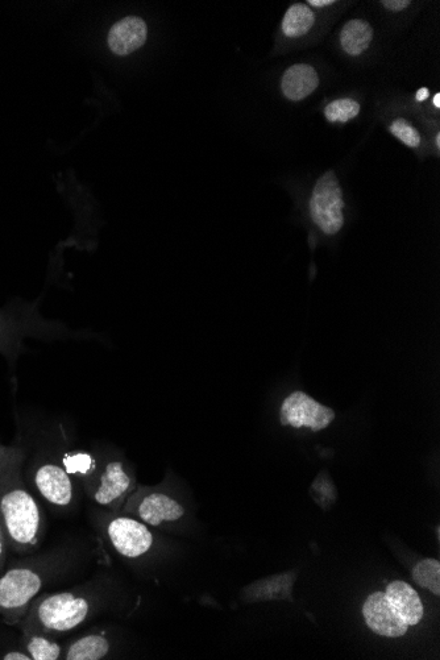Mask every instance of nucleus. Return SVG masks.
Masks as SVG:
<instances>
[{"instance_id": "nucleus-20", "label": "nucleus", "mask_w": 440, "mask_h": 660, "mask_svg": "<svg viewBox=\"0 0 440 660\" xmlns=\"http://www.w3.org/2000/svg\"><path fill=\"white\" fill-rule=\"evenodd\" d=\"M360 114V105L354 99H338L331 102L325 109L327 120L331 123L342 122L356 118Z\"/></svg>"}, {"instance_id": "nucleus-22", "label": "nucleus", "mask_w": 440, "mask_h": 660, "mask_svg": "<svg viewBox=\"0 0 440 660\" xmlns=\"http://www.w3.org/2000/svg\"><path fill=\"white\" fill-rule=\"evenodd\" d=\"M24 456L22 448L0 444V480L12 468L23 466Z\"/></svg>"}, {"instance_id": "nucleus-26", "label": "nucleus", "mask_w": 440, "mask_h": 660, "mask_svg": "<svg viewBox=\"0 0 440 660\" xmlns=\"http://www.w3.org/2000/svg\"><path fill=\"white\" fill-rule=\"evenodd\" d=\"M430 91L427 89V87H422V89H419L417 91V95H415V99H417L418 102H423L426 101L427 98H429Z\"/></svg>"}, {"instance_id": "nucleus-10", "label": "nucleus", "mask_w": 440, "mask_h": 660, "mask_svg": "<svg viewBox=\"0 0 440 660\" xmlns=\"http://www.w3.org/2000/svg\"><path fill=\"white\" fill-rule=\"evenodd\" d=\"M336 414L329 406L322 405L309 394L297 390L282 402L280 422L294 429H309L318 433L334 422Z\"/></svg>"}, {"instance_id": "nucleus-8", "label": "nucleus", "mask_w": 440, "mask_h": 660, "mask_svg": "<svg viewBox=\"0 0 440 660\" xmlns=\"http://www.w3.org/2000/svg\"><path fill=\"white\" fill-rule=\"evenodd\" d=\"M343 190L334 172H327L315 184L309 209L311 219L326 235H336L344 226Z\"/></svg>"}, {"instance_id": "nucleus-27", "label": "nucleus", "mask_w": 440, "mask_h": 660, "mask_svg": "<svg viewBox=\"0 0 440 660\" xmlns=\"http://www.w3.org/2000/svg\"><path fill=\"white\" fill-rule=\"evenodd\" d=\"M334 0H309L307 4H311V6L314 7H326V6H331V4H334Z\"/></svg>"}, {"instance_id": "nucleus-19", "label": "nucleus", "mask_w": 440, "mask_h": 660, "mask_svg": "<svg viewBox=\"0 0 440 660\" xmlns=\"http://www.w3.org/2000/svg\"><path fill=\"white\" fill-rule=\"evenodd\" d=\"M412 576L419 587L440 596V563L437 559H423L415 564Z\"/></svg>"}, {"instance_id": "nucleus-21", "label": "nucleus", "mask_w": 440, "mask_h": 660, "mask_svg": "<svg viewBox=\"0 0 440 660\" xmlns=\"http://www.w3.org/2000/svg\"><path fill=\"white\" fill-rule=\"evenodd\" d=\"M390 132L396 136L401 143L408 145L410 148H417L421 145V135L415 128L405 119L394 120L390 126Z\"/></svg>"}, {"instance_id": "nucleus-23", "label": "nucleus", "mask_w": 440, "mask_h": 660, "mask_svg": "<svg viewBox=\"0 0 440 660\" xmlns=\"http://www.w3.org/2000/svg\"><path fill=\"white\" fill-rule=\"evenodd\" d=\"M8 552H10V546H8L6 533H4L2 523H0V576L6 571Z\"/></svg>"}, {"instance_id": "nucleus-18", "label": "nucleus", "mask_w": 440, "mask_h": 660, "mask_svg": "<svg viewBox=\"0 0 440 660\" xmlns=\"http://www.w3.org/2000/svg\"><path fill=\"white\" fill-rule=\"evenodd\" d=\"M315 23L314 12L306 4H293L282 19V31L288 37L306 35Z\"/></svg>"}, {"instance_id": "nucleus-11", "label": "nucleus", "mask_w": 440, "mask_h": 660, "mask_svg": "<svg viewBox=\"0 0 440 660\" xmlns=\"http://www.w3.org/2000/svg\"><path fill=\"white\" fill-rule=\"evenodd\" d=\"M116 641L103 629H91L65 643L64 660H102L115 657Z\"/></svg>"}, {"instance_id": "nucleus-24", "label": "nucleus", "mask_w": 440, "mask_h": 660, "mask_svg": "<svg viewBox=\"0 0 440 660\" xmlns=\"http://www.w3.org/2000/svg\"><path fill=\"white\" fill-rule=\"evenodd\" d=\"M383 4L386 10L393 12H400L410 6L409 0H384Z\"/></svg>"}, {"instance_id": "nucleus-6", "label": "nucleus", "mask_w": 440, "mask_h": 660, "mask_svg": "<svg viewBox=\"0 0 440 660\" xmlns=\"http://www.w3.org/2000/svg\"><path fill=\"white\" fill-rule=\"evenodd\" d=\"M98 459L97 472L82 491L98 509L120 512L138 488L134 469L114 451L99 452Z\"/></svg>"}, {"instance_id": "nucleus-15", "label": "nucleus", "mask_w": 440, "mask_h": 660, "mask_svg": "<svg viewBox=\"0 0 440 660\" xmlns=\"http://www.w3.org/2000/svg\"><path fill=\"white\" fill-rule=\"evenodd\" d=\"M64 643L53 635L22 632L20 649L26 651L31 660H58L64 655Z\"/></svg>"}, {"instance_id": "nucleus-28", "label": "nucleus", "mask_w": 440, "mask_h": 660, "mask_svg": "<svg viewBox=\"0 0 440 660\" xmlns=\"http://www.w3.org/2000/svg\"><path fill=\"white\" fill-rule=\"evenodd\" d=\"M433 103H434L435 109H440V94L439 93L434 95Z\"/></svg>"}, {"instance_id": "nucleus-7", "label": "nucleus", "mask_w": 440, "mask_h": 660, "mask_svg": "<svg viewBox=\"0 0 440 660\" xmlns=\"http://www.w3.org/2000/svg\"><path fill=\"white\" fill-rule=\"evenodd\" d=\"M120 512L138 518L149 527H164L181 522L188 514L185 505L163 487H138Z\"/></svg>"}, {"instance_id": "nucleus-1", "label": "nucleus", "mask_w": 440, "mask_h": 660, "mask_svg": "<svg viewBox=\"0 0 440 660\" xmlns=\"http://www.w3.org/2000/svg\"><path fill=\"white\" fill-rule=\"evenodd\" d=\"M118 595L116 576L101 572L76 587L41 593L16 626L22 632L43 633L58 638L114 612Z\"/></svg>"}, {"instance_id": "nucleus-4", "label": "nucleus", "mask_w": 440, "mask_h": 660, "mask_svg": "<svg viewBox=\"0 0 440 660\" xmlns=\"http://www.w3.org/2000/svg\"><path fill=\"white\" fill-rule=\"evenodd\" d=\"M425 608L412 585L394 580L385 592H375L363 605L365 624L373 633L386 638L404 637L410 626L422 621Z\"/></svg>"}, {"instance_id": "nucleus-3", "label": "nucleus", "mask_w": 440, "mask_h": 660, "mask_svg": "<svg viewBox=\"0 0 440 660\" xmlns=\"http://www.w3.org/2000/svg\"><path fill=\"white\" fill-rule=\"evenodd\" d=\"M22 467L12 468L0 480V523L10 551L28 555L43 542L45 518L36 498L24 484Z\"/></svg>"}, {"instance_id": "nucleus-16", "label": "nucleus", "mask_w": 440, "mask_h": 660, "mask_svg": "<svg viewBox=\"0 0 440 660\" xmlns=\"http://www.w3.org/2000/svg\"><path fill=\"white\" fill-rule=\"evenodd\" d=\"M373 40L371 24L361 19H352L340 32V44L350 56H360L369 48Z\"/></svg>"}, {"instance_id": "nucleus-13", "label": "nucleus", "mask_w": 440, "mask_h": 660, "mask_svg": "<svg viewBox=\"0 0 440 660\" xmlns=\"http://www.w3.org/2000/svg\"><path fill=\"white\" fill-rule=\"evenodd\" d=\"M319 85V78L313 66L293 65L286 70L281 81L282 93L290 101H302L313 94Z\"/></svg>"}, {"instance_id": "nucleus-17", "label": "nucleus", "mask_w": 440, "mask_h": 660, "mask_svg": "<svg viewBox=\"0 0 440 660\" xmlns=\"http://www.w3.org/2000/svg\"><path fill=\"white\" fill-rule=\"evenodd\" d=\"M31 332V326H24V321L6 317L0 313V352L11 358L18 352L19 342Z\"/></svg>"}, {"instance_id": "nucleus-9", "label": "nucleus", "mask_w": 440, "mask_h": 660, "mask_svg": "<svg viewBox=\"0 0 440 660\" xmlns=\"http://www.w3.org/2000/svg\"><path fill=\"white\" fill-rule=\"evenodd\" d=\"M31 480L39 495L53 508L66 512L76 505L80 485L69 476L61 463L45 460L37 464Z\"/></svg>"}, {"instance_id": "nucleus-12", "label": "nucleus", "mask_w": 440, "mask_h": 660, "mask_svg": "<svg viewBox=\"0 0 440 660\" xmlns=\"http://www.w3.org/2000/svg\"><path fill=\"white\" fill-rule=\"evenodd\" d=\"M147 36L144 20L138 16H127L110 29L109 47L115 55L127 56L143 47Z\"/></svg>"}, {"instance_id": "nucleus-5", "label": "nucleus", "mask_w": 440, "mask_h": 660, "mask_svg": "<svg viewBox=\"0 0 440 660\" xmlns=\"http://www.w3.org/2000/svg\"><path fill=\"white\" fill-rule=\"evenodd\" d=\"M99 537L126 562H139L151 554L156 538L151 527L123 512L97 509L93 514Z\"/></svg>"}, {"instance_id": "nucleus-29", "label": "nucleus", "mask_w": 440, "mask_h": 660, "mask_svg": "<svg viewBox=\"0 0 440 660\" xmlns=\"http://www.w3.org/2000/svg\"><path fill=\"white\" fill-rule=\"evenodd\" d=\"M437 144H438V147H439V145H440V135H438Z\"/></svg>"}, {"instance_id": "nucleus-2", "label": "nucleus", "mask_w": 440, "mask_h": 660, "mask_svg": "<svg viewBox=\"0 0 440 660\" xmlns=\"http://www.w3.org/2000/svg\"><path fill=\"white\" fill-rule=\"evenodd\" d=\"M82 552L74 546L53 549L12 562L0 576V616L16 626L44 588L70 574L80 564Z\"/></svg>"}, {"instance_id": "nucleus-14", "label": "nucleus", "mask_w": 440, "mask_h": 660, "mask_svg": "<svg viewBox=\"0 0 440 660\" xmlns=\"http://www.w3.org/2000/svg\"><path fill=\"white\" fill-rule=\"evenodd\" d=\"M61 466L76 481L80 488L85 487L98 469V454L87 450L65 451L60 458Z\"/></svg>"}, {"instance_id": "nucleus-25", "label": "nucleus", "mask_w": 440, "mask_h": 660, "mask_svg": "<svg viewBox=\"0 0 440 660\" xmlns=\"http://www.w3.org/2000/svg\"><path fill=\"white\" fill-rule=\"evenodd\" d=\"M0 659H3V660H31V658H29V655L26 653V651H23L22 649L14 650V651H8V653L0 655Z\"/></svg>"}]
</instances>
